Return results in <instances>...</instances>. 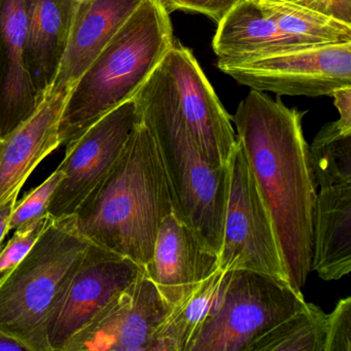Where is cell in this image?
<instances>
[{
    "mask_svg": "<svg viewBox=\"0 0 351 351\" xmlns=\"http://www.w3.org/2000/svg\"><path fill=\"white\" fill-rule=\"evenodd\" d=\"M227 166L228 196L219 268L254 271L291 285L272 219L239 141Z\"/></svg>",
    "mask_w": 351,
    "mask_h": 351,
    "instance_id": "cell-8",
    "label": "cell"
},
{
    "mask_svg": "<svg viewBox=\"0 0 351 351\" xmlns=\"http://www.w3.org/2000/svg\"><path fill=\"white\" fill-rule=\"evenodd\" d=\"M170 309L143 268L62 351H151L156 330Z\"/></svg>",
    "mask_w": 351,
    "mask_h": 351,
    "instance_id": "cell-12",
    "label": "cell"
},
{
    "mask_svg": "<svg viewBox=\"0 0 351 351\" xmlns=\"http://www.w3.org/2000/svg\"><path fill=\"white\" fill-rule=\"evenodd\" d=\"M18 195L19 193H15L13 196L5 201L0 205V250H1V243L5 236L9 234V223L11 219L12 213L18 202Z\"/></svg>",
    "mask_w": 351,
    "mask_h": 351,
    "instance_id": "cell-30",
    "label": "cell"
},
{
    "mask_svg": "<svg viewBox=\"0 0 351 351\" xmlns=\"http://www.w3.org/2000/svg\"><path fill=\"white\" fill-rule=\"evenodd\" d=\"M162 7L171 13L174 11L195 12L203 14L219 24L223 17L241 0H158Z\"/></svg>",
    "mask_w": 351,
    "mask_h": 351,
    "instance_id": "cell-27",
    "label": "cell"
},
{
    "mask_svg": "<svg viewBox=\"0 0 351 351\" xmlns=\"http://www.w3.org/2000/svg\"><path fill=\"white\" fill-rule=\"evenodd\" d=\"M90 243L73 217H52L21 262L0 275V330L29 351H50L51 308Z\"/></svg>",
    "mask_w": 351,
    "mask_h": 351,
    "instance_id": "cell-4",
    "label": "cell"
},
{
    "mask_svg": "<svg viewBox=\"0 0 351 351\" xmlns=\"http://www.w3.org/2000/svg\"><path fill=\"white\" fill-rule=\"evenodd\" d=\"M241 85L278 96H332L351 87V42L316 45L239 64H217Z\"/></svg>",
    "mask_w": 351,
    "mask_h": 351,
    "instance_id": "cell-9",
    "label": "cell"
},
{
    "mask_svg": "<svg viewBox=\"0 0 351 351\" xmlns=\"http://www.w3.org/2000/svg\"><path fill=\"white\" fill-rule=\"evenodd\" d=\"M316 46L283 32L256 0H241L217 24V64H239Z\"/></svg>",
    "mask_w": 351,
    "mask_h": 351,
    "instance_id": "cell-17",
    "label": "cell"
},
{
    "mask_svg": "<svg viewBox=\"0 0 351 351\" xmlns=\"http://www.w3.org/2000/svg\"><path fill=\"white\" fill-rule=\"evenodd\" d=\"M326 313L305 302L297 311L254 341L247 351H324Z\"/></svg>",
    "mask_w": 351,
    "mask_h": 351,
    "instance_id": "cell-21",
    "label": "cell"
},
{
    "mask_svg": "<svg viewBox=\"0 0 351 351\" xmlns=\"http://www.w3.org/2000/svg\"><path fill=\"white\" fill-rule=\"evenodd\" d=\"M316 190L351 184V132L337 122L324 125L308 147Z\"/></svg>",
    "mask_w": 351,
    "mask_h": 351,
    "instance_id": "cell-23",
    "label": "cell"
},
{
    "mask_svg": "<svg viewBox=\"0 0 351 351\" xmlns=\"http://www.w3.org/2000/svg\"><path fill=\"white\" fill-rule=\"evenodd\" d=\"M305 114L252 89L231 116L298 291L311 272L317 193L302 126Z\"/></svg>",
    "mask_w": 351,
    "mask_h": 351,
    "instance_id": "cell-1",
    "label": "cell"
},
{
    "mask_svg": "<svg viewBox=\"0 0 351 351\" xmlns=\"http://www.w3.org/2000/svg\"><path fill=\"white\" fill-rule=\"evenodd\" d=\"M133 100L188 128L213 165H228L238 141L231 116L190 49L174 40Z\"/></svg>",
    "mask_w": 351,
    "mask_h": 351,
    "instance_id": "cell-5",
    "label": "cell"
},
{
    "mask_svg": "<svg viewBox=\"0 0 351 351\" xmlns=\"http://www.w3.org/2000/svg\"><path fill=\"white\" fill-rule=\"evenodd\" d=\"M217 269V254L173 213L168 215L160 226L153 256L145 271L170 308Z\"/></svg>",
    "mask_w": 351,
    "mask_h": 351,
    "instance_id": "cell-13",
    "label": "cell"
},
{
    "mask_svg": "<svg viewBox=\"0 0 351 351\" xmlns=\"http://www.w3.org/2000/svg\"><path fill=\"white\" fill-rule=\"evenodd\" d=\"M138 122V112L131 99L65 143V157L57 168L64 178L47 208L50 217L61 219L75 215L114 167Z\"/></svg>",
    "mask_w": 351,
    "mask_h": 351,
    "instance_id": "cell-11",
    "label": "cell"
},
{
    "mask_svg": "<svg viewBox=\"0 0 351 351\" xmlns=\"http://www.w3.org/2000/svg\"><path fill=\"white\" fill-rule=\"evenodd\" d=\"M63 178L64 173L61 170H55L40 186L17 202L10 219L9 231L46 213L49 203Z\"/></svg>",
    "mask_w": 351,
    "mask_h": 351,
    "instance_id": "cell-25",
    "label": "cell"
},
{
    "mask_svg": "<svg viewBox=\"0 0 351 351\" xmlns=\"http://www.w3.org/2000/svg\"><path fill=\"white\" fill-rule=\"evenodd\" d=\"M291 36L314 45L351 42V24L282 0H256Z\"/></svg>",
    "mask_w": 351,
    "mask_h": 351,
    "instance_id": "cell-22",
    "label": "cell"
},
{
    "mask_svg": "<svg viewBox=\"0 0 351 351\" xmlns=\"http://www.w3.org/2000/svg\"><path fill=\"white\" fill-rule=\"evenodd\" d=\"M351 24V0H282Z\"/></svg>",
    "mask_w": 351,
    "mask_h": 351,
    "instance_id": "cell-28",
    "label": "cell"
},
{
    "mask_svg": "<svg viewBox=\"0 0 351 351\" xmlns=\"http://www.w3.org/2000/svg\"><path fill=\"white\" fill-rule=\"evenodd\" d=\"M169 13L143 0L69 92L61 116L63 145L133 99L173 45Z\"/></svg>",
    "mask_w": 351,
    "mask_h": 351,
    "instance_id": "cell-3",
    "label": "cell"
},
{
    "mask_svg": "<svg viewBox=\"0 0 351 351\" xmlns=\"http://www.w3.org/2000/svg\"><path fill=\"white\" fill-rule=\"evenodd\" d=\"M143 271L133 261L90 243L51 308L47 324L50 351H62L67 341Z\"/></svg>",
    "mask_w": 351,
    "mask_h": 351,
    "instance_id": "cell-10",
    "label": "cell"
},
{
    "mask_svg": "<svg viewBox=\"0 0 351 351\" xmlns=\"http://www.w3.org/2000/svg\"><path fill=\"white\" fill-rule=\"evenodd\" d=\"M51 219L52 217L46 213L16 229L9 243L0 250V275L21 262L42 235Z\"/></svg>",
    "mask_w": 351,
    "mask_h": 351,
    "instance_id": "cell-24",
    "label": "cell"
},
{
    "mask_svg": "<svg viewBox=\"0 0 351 351\" xmlns=\"http://www.w3.org/2000/svg\"><path fill=\"white\" fill-rule=\"evenodd\" d=\"M171 213L157 145L139 120L114 167L71 217L75 230L91 243L145 268L160 226Z\"/></svg>",
    "mask_w": 351,
    "mask_h": 351,
    "instance_id": "cell-2",
    "label": "cell"
},
{
    "mask_svg": "<svg viewBox=\"0 0 351 351\" xmlns=\"http://www.w3.org/2000/svg\"><path fill=\"white\" fill-rule=\"evenodd\" d=\"M324 351H351V298L341 299L326 314Z\"/></svg>",
    "mask_w": 351,
    "mask_h": 351,
    "instance_id": "cell-26",
    "label": "cell"
},
{
    "mask_svg": "<svg viewBox=\"0 0 351 351\" xmlns=\"http://www.w3.org/2000/svg\"><path fill=\"white\" fill-rule=\"evenodd\" d=\"M302 291L248 270L226 271L219 293L190 351H247L305 304Z\"/></svg>",
    "mask_w": 351,
    "mask_h": 351,
    "instance_id": "cell-7",
    "label": "cell"
},
{
    "mask_svg": "<svg viewBox=\"0 0 351 351\" xmlns=\"http://www.w3.org/2000/svg\"><path fill=\"white\" fill-rule=\"evenodd\" d=\"M0 147H1V139H0Z\"/></svg>",
    "mask_w": 351,
    "mask_h": 351,
    "instance_id": "cell-32",
    "label": "cell"
},
{
    "mask_svg": "<svg viewBox=\"0 0 351 351\" xmlns=\"http://www.w3.org/2000/svg\"><path fill=\"white\" fill-rule=\"evenodd\" d=\"M143 0H83L49 93L71 90Z\"/></svg>",
    "mask_w": 351,
    "mask_h": 351,
    "instance_id": "cell-16",
    "label": "cell"
},
{
    "mask_svg": "<svg viewBox=\"0 0 351 351\" xmlns=\"http://www.w3.org/2000/svg\"><path fill=\"white\" fill-rule=\"evenodd\" d=\"M225 272L217 269L170 309L156 330L151 351H190L215 304Z\"/></svg>",
    "mask_w": 351,
    "mask_h": 351,
    "instance_id": "cell-20",
    "label": "cell"
},
{
    "mask_svg": "<svg viewBox=\"0 0 351 351\" xmlns=\"http://www.w3.org/2000/svg\"><path fill=\"white\" fill-rule=\"evenodd\" d=\"M80 3L25 0L26 69L42 101L58 75Z\"/></svg>",
    "mask_w": 351,
    "mask_h": 351,
    "instance_id": "cell-18",
    "label": "cell"
},
{
    "mask_svg": "<svg viewBox=\"0 0 351 351\" xmlns=\"http://www.w3.org/2000/svg\"><path fill=\"white\" fill-rule=\"evenodd\" d=\"M157 145L173 213L211 252L223 241L228 166L208 161L186 127L153 112L137 110Z\"/></svg>",
    "mask_w": 351,
    "mask_h": 351,
    "instance_id": "cell-6",
    "label": "cell"
},
{
    "mask_svg": "<svg viewBox=\"0 0 351 351\" xmlns=\"http://www.w3.org/2000/svg\"><path fill=\"white\" fill-rule=\"evenodd\" d=\"M12 350L29 351V349L23 343L0 330V351Z\"/></svg>",
    "mask_w": 351,
    "mask_h": 351,
    "instance_id": "cell-31",
    "label": "cell"
},
{
    "mask_svg": "<svg viewBox=\"0 0 351 351\" xmlns=\"http://www.w3.org/2000/svg\"><path fill=\"white\" fill-rule=\"evenodd\" d=\"M340 118L337 122L347 132H351V87L340 88L332 94Z\"/></svg>",
    "mask_w": 351,
    "mask_h": 351,
    "instance_id": "cell-29",
    "label": "cell"
},
{
    "mask_svg": "<svg viewBox=\"0 0 351 351\" xmlns=\"http://www.w3.org/2000/svg\"><path fill=\"white\" fill-rule=\"evenodd\" d=\"M25 0H0V139L38 110L42 100L25 63Z\"/></svg>",
    "mask_w": 351,
    "mask_h": 351,
    "instance_id": "cell-15",
    "label": "cell"
},
{
    "mask_svg": "<svg viewBox=\"0 0 351 351\" xmlns=\"http://www.w3.org/2000/svg\"><path fill=\"white\" fill-rule=\"evenodd\" d=\"M311 271L326 281L350 274L351 184L316 193Z\"/></svg>",
    "mask_w": 351,
    "mask_h": 351,
    "instance_id": "cell-19",
    "label": "cell"
},
{
    "mask_svg": "<svg viewBox=\"0 0 351 351\" xmlns=\"http://www.w3.org/2000/svg\"><path fill=\"white\" fill-rule=\"evenodd\" d=\"M80 1H83V0H80Z\"/></svg>",
    "mask_w": 351,
    "mask_h": 351,
    "instance_id": "cell-33",
    "label": "cell"
},
{
    "mask_svg": "<svg viewBox=\"0 0 351 351\" xmlns=\"http://www.w3.org/2000/svg\"><path fill=\"white\" fill-rule=\"evenodd\" d=\"M71 91L47 94L34 114L1 141L0 205L20 193L38 164L63 145L59 127Z\"/></svg>",
    "mask_w": 351,
    "mask_h": 351,
    "instance_id": "cell-14",
    "label": "cell"
}]
</instances>
